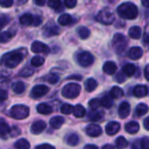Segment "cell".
Returning <instances> with one entry per match:
<instances>
[{
    "label": "cell",
    "mask_w": 149,
    "mask_h": 149,
    "mask_svg": "<svg viewBox=\"0 0 149 149\" xmlns=\"http://www.w3.org/2000/svg\"><path fill=\"white\" fill-rule=\"evenodd\" d=\"M33 21H34V17L30 13H25L22 15L19 18V22L23 25H31L33 24Z\"/></svg>",
    "instance_id": "cell-20"
},
{
    "label": "cell",
    "mask_w": 149,
    "mask_h": 149,
    "mask_svg": "<svg viewBox=\"0 0 149 149\" xmlns=\"http://www.w3.org/2000/svg\"><path fill=\"white\" fill-rule=\"evenodd\" d=\"M141 3L143 6L149 8V0H141Z\"/></svg>",
    "instance_id": "cell-59"
},
{
    "label": "cell",
    "mask_w": 149,
    "mask_h": 149,
    "mask_svg": "<svg viewBox=\"0 0 149 149\" xmlns=\"http://www.w3.org/2000/svg\"><path fill=\"white\" fill-rule=\"evenodd\" d=\"M34 2L38 6H43L45 3V0H34Z\"/></svg>",
    "instance_id": "cell-55"
},
{
    "label": "cell",
    "mask_w": 149,
    "mask_h": 149,
    "mask_svg": "<svg viewBox=\"0 0 149 149\" xmlns=\"http://www.w3.org/2000/svg\"><path fill=\"white\" fill-rule=\"evenodd\" d=\"M37 149H55L52 145L50 144H42L40 146H38Z\"/></svg>",
    "instance_id": "cell-52"
},
{
    "label": "cell",
    "mask_w": 149,
    "mask_h": 149,
    "mask_svg": "<svg viewBox=\"0 0 149 149\" xmlns=\"http://www.w3.org/2000/svg\"><path fill=\"white\" fill-rule=\"evenodd\" d=\"M33 70L29 68V67H24L20 72H19V75L21 77H30L33 74Z\"/></svg>",
    "instance_id": "cell-43"
},
{
    "label": "cell",
    "mask_w": 149,
    "mask_h": 149,
    "mask_svg": "<svg viewBox=\"0 0 149 149\" xmlns=\"http://www.w3.org/2000/svg\"><path fill=\"white\" fill-rule=\"evenodd\" d=\"M12 90L15 93L17 94H21L24 92L25 90V86L23 82H16L13 86H12Z\"/></svg>",
    "instance_id": "cell-31"
},
{
    "label": "cell",
    "mask_w": 149,
    "mask_h": 149,
    "mask_svg": "<svg viewBox=\"0 0 149 149\" xmlns=\"http://www.w3.org/2000/svg\"><path fill=\"white\" fill-rule=\"evenodd\" d=\"M49 92V87L44 85H38L34 86L31 92V96L34 99L40 98L44 95H45Z\"/></svg>",
    "instance_id": "cell-8"
},
{
    "label": "cell",
    "mask_w": 149,
    "mask_h": 149,
    "mask_svg": "<svg viewBox=\"0 0 149 149\" xmlns=\"http://www.w3.org/2000/svg\"><path fill=\"white\" fill-rule=\"evenodd\" d=\"M60 32V29L57 25H52V26H46L44 30V35L45 37H52L58 35Z\"/></svg>",
    "instance_id": "cell-17"
},
{
    "label": "cell",
    "mask_w": 149,
    "mask_h": 149,
    "mask_svg": "<svg viewBox=\"0 0 149 149\" xmlns=\"http://www.w3.org/2000/svg\"><path fill=\"white\" fill-rule=\"evenodd\" d=\"M64 122H65V119L63 117H61V116H55V117L51 119L50 125L54 129H59L61 127V126L64 124Z\"/></svg>",
    "instance_id": "cell-19"
},
{
    "label": "cell",
    "mask_w": 149,
    "mask_h": 149,
    "mask_svg": "<svg viewBox=\"0 0 149 149\" xmlns=\"http://www.w3.org/2000/svg\"><path fill=\"white\" fill-rule=\"evenodd\" d=\"M145 78L148 79V80H149V64L146 66V68H145Z\"/></svg>",
    "instance_id": "cell-57"
},
{
    "label": "cell",
    "mask_w": 149,
    "mask_h": 149,
    "mask_svg": "<svg viewBox=\"0 0 149 149\" xmlns=\"http://www.w3.org/2000/svg\"><path fill=\"white\" fill-rule=\"evenodd\" d=\"M115 146L118 149H124L127 146V141L123 136H120V137L116 139Z\"/></svg>",
    "instance_id": "cell-34"
},
{
    "label": "cell",
    "mask_w": 149,
    "mask_h": 149,
    "mask_svg": "<svg viewBox=\"0 0 149 149\" xmlns=\"http://www.w3.org/2000/svg\"><path fill=\"white\" fill-rule=\"evenodd\" d=\"M46 127V123L43 120H38L36 122H34L31 125V132L33 134H41Z\"/></svg>",
    "instance_id": "cell-11"
},
{
    "label": "cell",
    "mask_w": 149,
    "mask_h": 149,
    "mask_svg": "<svg viewBox=\"0 0 149 149\" xmlns=\"http://www.w3.org/2000/svg\"><path fill=\"white\" fill-rule=\"evenodd\" d=\"M129 36L134 39H139L141 37V29L139 26H133L129 29Z\"/></svg>",
    "instance_id": "cell-22"
},
{
    "label": "cell",
    "mask_w": 149,
    "mask_h": 149,
    "mask_svg": "<svg viewBox=\"0 0 149 149\" xmlns=\"http://www.w3.org/2000/svg\"><path fill=\"white\" fill-rule=\"evenodd\" d=\"M41 23H42V18L40 17H34V21H33V24H32V25H34V26H38V25H40L41 24Z\"/></svg>",
    "instance_id": "cell-50"
},
{
    "label": "cell",
    "mask_w": 149,
    "mask_h": 149,
    "mask_svg": "<svg viewBox=\"0 0 149 149\" xmlns=\"http://www.w3.org/2000/svg\"><path fill=\"white\" fill-rule=\"evenodd\" d=\"M102 149H114V148L112 146V145H109V144H107V145H105Z\"/></svg>",
    "instance_id": "cell-60"
},
{
    "label": "cell",
    "mask_w": 149,
    "mask_h": 149,
    "mask_svg": "<svg viewBox=\"0 0 149 149\" xmlns=\"http://www.w3.org/2000/svg\"><path fill=\"white\" fill-rule=\"evenodd\" d=\"M64 3L67 8H74L77 4V0H64Z\"/></svg>",
    "instance_id": "cell-45"
},
{
    "label": "cell",
    "mask_w": 149,
    "mask_h": 149,
    "mask_svg": "<svg viewBox=\"0 0 149 149\" xmlns=\"http://www.w3.org/2000/svg\"><path fill=\"white\" fill-rule=\"evenodd\" d=\"M142 149H149V137H143L141 141Z\"/></svg>",
    "instance_id": "cell-46"
},
{
    "label": "cell",
    "mask_w": 149,
    "mask_h": 149,
    "mask_svg": "<svg viewBox=\"0 0 149 149\" xmlns=\"http://www.w3.org/2000/svg\"><path fill=\"white\" fill-rule=\"evenodd\" d=\"M27 1H28V0H17V3H18L19 4H24V3H25Z\"/></svg>",
    "instance_id": "cell-61"
},
{
    "label": "cell",
    "mask_w": 149,
    "mask_h": 149,
    "mask_svg": "<svg viewBox=\"0 0 149 149\" xmlns=\"http://www.w3.org/2000/svg\"><path fill=\"white\" fill-rule=\"evenodd\" d=\"M37 111L41 114H45L46 115V114H50V113H52V108L48 104L42 103V104H39L37 107Z\"/></svg>",
    "instance_id": "cell-21"
},
{
    "label": "cell",
    "mask_w": 149,
    "mask_h": 149,
    "mask_svg": "<svg viewBox=\"0 0 149 149\" xmlns=\"http://www.w3.org/2000/svg\"><path fill=\"white\" fill-rule=\"evenodd\" d=\"M79 138L75 134H72L66 138V143L69 146H72V147L77 146L79 144Z\"/></svg>",
    "instance_id": "cell-29"
},
{
    "label": "cell",
    "mask_w": 149,
    "mask_h": 149,
    "mask_svg": "<svg viewBox=\"0 0 149 149\" xmlns=\"http://www.w3.org/2000/svg\"><path fill=\"white\" fill-rule=\"evenodd\" d=\"M73 114L77 118H82L86 114V109L81 105H77V106L74 107Z\"/></svg>",
    "instance_id": "cell-32"
},
{
    "label": "cell",
    "mask_w": 149,
    "mask_h": 149,
    "mask_svg": "<svg viewBox=\"0 0 149 149\" xmlns=\"http://www.w3.org/2000/svg\"><path fill=\"white\" fill-rule=\"evenodd\" d=\"M24 54L21 52V51H15L4 54L2 58V62L6 67L14 68L22 62Z\"/></svg>",
    "instance_id": "cell-2"
},
{
    "label": "cell",
    "mask_w": 149,
    "mask_h": 149,
    "mask_svg": "<svg viewBox=\"0 0 149 149\" xmlns=\"http://www.w3.org/2000/svg\"><path fill=\"white\" fill-rule=\"evenodd\" d=\"M19 133H20V131H19V129H18L17 127H14L10 128V134L11 136H17V135L19 134Z\"/></svg>",
    "instance_id": "cell-49"
},
{
    "label": "cell",
    "mask_w": 149,
    "mask_h": 149,
    "mask_svg": "<svg viewBox=\"0 0 149 149\" xmlns=\"http://www.w3.org/2000/svg\"><path fill=\"white\" fill-rule=\"evenodd\" d=\"M89 106L91 107L92 109L96 110L98 109L100 106H101V101L99 99H93L90 102H89Z\"/></svg>",
    "instance_id": "cell-42"
},
{
    "label": "cell",
    "mask_w": 149,
    "mask_h": 149,
    "mask_svg": "<svg viewBox=\"0 0 149 149\" xmlns=\"http://www.w3.org/2000/svg\"><path fill=\"white\" fill-rule=\"evenodd\" d=\"M10 116L16 120H24L28 117L30 109L24 105H15L10 110Z\"/></svg>",
    "instance_id": "cell-4"
},
{
    "label": "cell",
    "mask_w": 149,
    "mask_h": 149,
    "mask_svg": "<svg viewBox=\"0 0 149 149\" xmlns=\"http://www.w3.org/2000/svg\"><path fill=\"white\" fill-rule=\"evenodd\" d=\"M130 111H131V107H130V105L127 103V102H122L120 107H119V116L120 119H125L127 118L129 113H130Z\"/></svg>",
    "instance_id": "cell-12"
},
{
    "label": "cell",
    "mask_w": 149,
    "mask_h": 149,
    "mask_svg": "<svg viewBox=\"0 0 149 149\" xmlns=\"http://www.w3.org/2000/svg\"><path fill=\"white\" fill-rule=\"evenodd\" d=\"M81 91V87L79 85L75 83H70L62 90V95L66 99H75L79 96V93Z\"/></svg>",
    "instance_id": "cell-5"
},
{
    "label": "cell",
    "mask_w": 149,
    "mask_h": 149,
    "mask_svg": "<svg viewBox=\"0 0 149 149\" xmlns=\"http://www.w3.org/2000/svg\"><path fill=\"white\" fill-rule=\"evenodd\" d=\"M103 71L108 75H113L117 71V65L114 62L107 61L103 65Z\"/></svg>",
    "instance_id": "cell-15"
},
{
    "label": "cell",
    "mask_w": 149,
    "mask_h": 149,
    "mask_svg": "<svg viewBox=\"0 0 149 149\" xmlns=\"http://www.w3.org/2000/svg\"><path fill=\"white\" fill-rule=\"evenodd\" d=\"M126 78H127V75L123 72H118L115 76V80L118 82V83H123L126 81Z\"/></svg>",
    "instance_id": "cell-44"
},
{
    "label": "cell",
    "mask_w": 149,
    "mask_h": 149,
    "mask_svg": "<svg viewBox=\"0 0 149 149\" xmlns=\"http://www.w3.org/2000/svg\"><path fill=\"white\" fill-rule=\"evenodd\" d=\"M115 19V15L113 11L109 8H104L99 11L96 16V20L103 24H112Z\"/></svg>",
    "instance_id": "cell-3"
},
{
    "label": "cell",
    "mask_w": 149,
    "mask_h": 149,
    "mask_svg": "<svg viewBox=\"0 0 149 149\" xmlns=\"http://www.w3.org/2000/svg\"><path fill=\"white\" fill-rule=\"evenodd\" d=\"M122 72H123L127 77H132V76L135 73V72H136V67H135V65H133V64H127V65H126L123 67Z\"/></svg>",
    "instance_id": "cell-24"
},
{
    "label": "cell",
    "mask_w": 149,
    "mask_h": 149,
    "mask_svg": "<svg viewBox=\"0 0 149 149\" xmlns=\"http://www.w3.org/2000/svg\"><path fill=\"white\" fill-rule=\"evenodd\" d=\"M46 80H47V82H49L50 84L54 85V84H56V83L58 82V80H59V76L57 75V74H55V73H51V74H49V75L46 77Z\"/></svg>",
    "instance_id": "cell-39"
},
{
    "label": "cell",
    "mask_w": 149,
    "mask_h": 149,
    "mask_svg": "<svg viewBox=\"0 0 149 149\" xmlns=\"http://www.w3.org/2000/svg\"><path fill=\"white\" fill-rule=\"evenodd\" d=\"M120 125L118 122L111 121L107 123L106 127V132L108 135H114L120 131Z\"/></svg>",
    "instance_id": "cell-13"
},
{
    "label": "cell",
    "mask_w": 149,
    "mask_h": 149,
    "mask_svg": "<svg viewBox=\"0 0 149 149\" xmlns=\"http://www.w3.org/2000/svg\"><path fill=\"white\" fill-rule=\"evenodd\" d=\"M31 48V51L34 53H41V52L46 53V52H49V47L45 44H44L42 42H39V41L33 42Z\"/></svg>",
    "instance_id": "cell-10"
},
{
    "label": "cell",
    "mask_w": 149,
    "mask_h": 149,
    "mask_svg": "<svg viewBox=\"0 0 149 149\" xmlns=\"http://www.w3.org/2000/svg\"><path fill=\"white\" fill-rule=\"evenodd\" d=\"M72 18L69 14H63L58 17V23H59V24H61L63 26L70 24L72 23Z\"/></svg>",
    "instance_id": "cell-30"
},
{
    "label": "cell",
    "mask_w": 149,
    "mask_h": 149,
    "mask_svg": "<svg viewBox=\"0 0 149 149\" xmlns=\"http://www.w3.org/2000/svg\"><path fill=\"white\" fill-rule=\"evenodd\" d=\"M61 113H64V114H70L72 113H73V110H74V107L70 105V104H64L62 107H61Z\"/></svg>",
    "instance_id": "cell-38"
},
{
    "label": "cell",
    "mask_w": 149,
    "mask_h": 149,
    "mask_svg": "<svg viewBox=\"0 0 149 149\" xmlns=\"http://www.w3.org/2000/svg\"><path fill=\"white\" fill-rule=\"evenodd\" d=\"M78 34L80 38L82 39H86L89 36H90V31L88 28L81 26L78 29Z\"/></svg>",
    "instance_id": "cell-33"
},
{
    "label": "cell",
    "mask_w": 149,
    "mask_h": 149,
    "mask_svg": "<svg viewBox=\"0 0 149 149\" xmlns=\"http://www.w3.org/2000/svg\"><path fill=\"white\" fill-rule=\"evenodd\" d=\"M124 95V92L119 86H113L110 91V96L113 99H120Z\"/></svg>",
    "instance_id": "cell-25"
},
{
    "label": "cell",
    "mask_w": 149,
    "mask_h": 149,
    "mask_svg": "<svg viewBox=\"0 0 149 149\" xmlns=\"http://www.w3.org/2000/svg\"><path fill=\"white\" fill-rule=\"evenodd\" d=\"M132 149H142L141 145V141H136L135 142H134V144L132 145Z\"/></svg>",
    "instance_id": "cell-53"
},
{
    "label": "cell",
    "mask_w": 149,
    "mask_h": 149,
    "mask_svg": "<svg viewBox=\"0 0 149 149\" xmlns=\"http://www.w3.org/2000/svg\"><path fill=\"white\" fill-rule=\"evenodd\" d=\"M142 55H143V50L138 46H134V47L131 48L128 52V57L134 60H137V59L141 58L142 57Z\"/></svg>",
    "instance_id": "cell-14"
},
{
    "label": "cell",
    "mask_w": 149,
    "mask_h": 149,
    "mask_svg": "<svg viewBox=\"0 0 149 149\" xmlns=\"http://www.w3.org/2000/svg\"><path fill=\"white\" fill-rule=\"evenodd\" d=\"M127 45L126 37L121 33H116L113 38V46L117 53H122Z\"/></svg>",
    "instance_id": "cell-6"
},
{
    "label": "cell",
    "mask_w": 149,
    "mask_h": 149,
    "mask_svg": "<svg viewBox=\"0 0 149 149\" xmlns=\"http://www.w3.org/2000/svg\"><path fill=\"white\" fill-rule=\"evenodd\" d=\"M88 118L93 120V121H98V120H100L102 118H103V113L102 112H90L89 115H88Z\"/></svg>",
    "instance_id": "cell-36"
},
{
    "label": "cell",
    "mask_w": 149,
    "mask_h": 149,
    "mask_svg": "<svg viewBox=\"0 0 149 149\" xmlns=\"http://www.w3.org/2000/svg\"><path fill=\"white\" fill-rule=\"evenodd\" d=\"M86 133L91 137H97L102 134V129L96 124H90L86 127Z\"/></svg>",
    "instance_id": "cell-9"
},
{
    "label": "cell",
    "mask_w": 149,
    "mask_h": 149,
    "mask_svg": "<svg viewBox=\"0 0 149 149\" xmlns=\"http://www.w3.org/2000/svg\"><path fill=\"white\" fill-rule=\"evenodd\" d=\"M15 148L17 149H29L30 148V143L27 140L25 139H20L17 141L15 142L14 144Z\"/></svg>",
    "instance_id": "cell-28"
},
{
    "label": "cell",
    "mask_w": 149,
    "mask_h": 149,
    "mask_svg": "<svg viewBox=\"0 0 149 149\" xmlns=\"http://www.w3.org/2000/svg\"><path fill=\"white\" fill-rule=\"evenodd\" d=\"M7 97H8L7 92L2 89V90L0 91V100H1V101H4V100L7 99Z\"/></svg>",
    "instance_id": "cell-51"
},
{
    "label": "cell",
    "mask_w": 149,
    "mask_h": 149,
    "mask_svg": "<svg viewBox=\"0 0 149 149\" xmlns=\"http://www.w3.org/2000/svg\"><path fill=\"white\" fill-rule=\"evenodd\" d=\"M98 86V83L95 79H88L86 83H85V87H86V90L87 92H93L96 89Z\"/></svg>",
    "instance_id": "cell-27"
},
{
    "label": "cell",
    "mask_w": 149,
    "mask_h": 149,
    "mask_svg": "<svg viewBox=\"0 0 149 149\" xmlns=\"http://www.w3.org/2000/svg\"><path fill=\"white\" fill-rule=\"evenodd\" d=\"M1 6L3 8H9L13 4V0H0Z\"/></svg>",
    "instance_id": "cell-47"
},
{
    "label": "cell",
    "mask_w": 149,
    "mask_h": 149,
    "mask_svg": "<svg viewBox=\"0 0 149 149\" xmlns=\"http://www.w3.org/2000/svg\"><path fill=\"white\" fill-rule=\"evenodd\" d=\"M77 61L81 66L87 67L93 63L94 58L88 52H81L77 54Z\"/></svg>",
    "instance_id": "cell-7"
},
{
    "label": "cell",
    "mask_w": 149,
    "mask_h": 149,
    "mask_svg": "<svg viewBox=\"0 0 149 149\" xmlns=\"http://www.w3.org/2000/svg\"><path fill=\"white\" fill-rule=\"evenodd\" d=\"M67 79H74V80H81L82 77L80 75H73V76H70L67 78Z\"/></svg>",
    "instance_id": "cell-54"
},
{
    "label": "cell",
    "mask_w": 149,
    "mask_h": 149,
    "mask_svg": "<svg viewBox=\"0 0 149 149\" xmlns=\"http://www.w3.org/2000/svg\"><path fill=\"white\" fill-rule=\"evenodd\" d=\"M148 112V107L144 104V103H141L137 106L136 109H135V114L138 117L143 116L144 114H146Z\"/></svg>",
    "instance_id": "cell-23"
},
{
    "label": "cell",
    "mask_w": 149,
    "mask_h": 149,
    "mask_svg": "<svg viewBox=\"0 0 149 149\" xmlns=\"http://www.w3.org/2000/svg\"><path fill=\"white\" fill-rule=\"evenodd\" d=\"M148 93V87L144 85L136 86L134 89V95L138 98L145 97Z\"/></svg>",
    "instance_id": "cell-18"
},
{
    "label": "cell",
    "mask_w": 149,
    "mask_h": 149,
    "mask_svg": "<svg viewBox=\"0 0 149 149\" xmlns=\"http://www.w3.org/2000/svg\"><path fill=\"white\" fill-rule=\"evenodd\" d=\"M45 63V58L40 57V56H35L31 58V65L33 66H36V67H38V66H41L43 64Z\"/></svg>",
    "instance_id": "cell-35"
},
{
    "label": "cell",
    "mask_w": 149,
    "mask_h": 149,
    "mask_svg": "<svg viewBox=\"0 0 149 149\" xmlns=\"http://www.w3.org/2000/svg\"><path fill=\"white\" fill-rule=\"evenodd\" d=\"M144 127L149 131V117H148L147 119H145V120H144Z\"/></svg>",
    "instance_id": "cell-56"
},
{
    "label": "cell",
    "mask_w": 149,
    "mask_h": 149,
    "mask_svg": "<svg viewBox=\"0 0 149 149\" xmlns=\"http://www.w3.org/2000/svg\"><path fill=\"white\" fill-rule=\"evenodd\" d=\"M84 149H99L98 147H96L95 145H92V144H89V145H86L84 147Z\"/></svg>",
    "instance_id": "cell-58"
},
{
    "label": "cell",
    "mask_w": 149,
    "mask_h": 149,
    "mask_svg": "<svg viewBox=\"0 0 149 149\" xmlns=\"http://www.w3.org/2000/svg\"><path fill=\"white\" fill-rule=\"evenodd\" d=\"M0 132H1V136L3 139H4L5 135H7L10 132V128L9 127L8 124L4 122L3 119H1V121H0Z\"/></svg>",
    "instance_id": "cell-26"
},
{
    "label": "cell",
    "mask_w": 149,
    "mask_h": 149,
    "mask_svg": "<svg viewBox=\"0 0 149 149\" xmlns=\"http://www.w3.org/2000/svg\"><path fill=\"white\" fill-rule=\"evenodd\" d=\"M117 12L119 16L124 19H135L139 13L137 6L129 2L121 3L117 8Z\"/></svg>",
    "instance_id": "cell-1"
},
{
    "label": "cell",
    "mask_w": 149,
    "mask_h": 149,
    "mask_svg": "<svg viewBox=\"0 0 149 149\" xmlns=\"http://www.w3.org/2000/svg\"><path fill=\"white\" fill-rule=\"evenodd\" d=\"M48 5L52 9L58 10L61 6V0H49L48 1Z\"/></svg>",
    "instance_id": "cell-41"
},
{
    "label": "cell",
    "mask_w": 149,
    "mask_h": 149,
    "mask_svg": "<svg viewBox=\"0 0 149 149\" xmlns=\"http://www.w3.org/2000/svg\"><path fill=\"white\" fill-rule=\"evenodd\" d=\"M125 129L128 134H134L138 133V131L140 130V125L136 121H130L126 124Z\"/></svg>",
    "instance_id": "cell-16"
},
{
    "label": "cell",
    "mask_w": 149,
    "mask_h": 149,
    "mask_svg": "<svg viewBox=\"0 0 149 149\" xmlns=\"http://www.w3.org/2000/svg\"><path fill=\"white\" fill-rule=\"evenodd\" d=\"M13 36V33H11L10 31H3L1 33V42L2 43H5L8 42Z\"/></svg>",
    "instance_id": "cell-40"
},
{
    "label": "cell",
    "mask_w": 149,
    "mask_h": 149,
    "mask_svg": "<svg viewBox=\"0 0 149 149\" xmlns=\"http://www.w3.org/2000/svg\"><path fill=\"white\" fill-rule=\"evenodd\" d=\"M0 21H1V28H3V27H4L5 24H7L9 23V17H7L4 14H2L1 17H0Z\"/></svg>",
    "instance_id": "cell-48"
},
{
    "label": "cell",
    "mask_w": 149,
    "mask_h": 149,
    "mask_svg": "<svg viewBox=\"0 0 149 149\" xmlns=\"http://www.w3.org/2000/svg\"><path fill=\"white\" fill-rule=\"evenodd\" d=\"M101 106H103L104 107L109 108L113 106V99L111 96H104L101 100Z\"/></svg>",
    "instance_id": "cell-37"
}]
</instances>
